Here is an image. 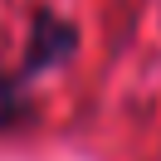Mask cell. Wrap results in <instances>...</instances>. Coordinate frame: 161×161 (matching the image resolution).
Instances as JSON below:
<instances>
[{
    "label": "cell",
    "mask_w": 161,
    "mask_h": 161,
    "mask_svg": "<svg viewBox=\"0 0 161 161\" xmlns=\"http://www.w3.org/2000/svg\"><path fill=\"white\" fill-rule=\"evenodd\" d=\"M20 108H25V103H20V88H15V83L0 73V132H5L15 117H20Z\"/></svg>",
    "instance_id": "1"
}]
</instances>
